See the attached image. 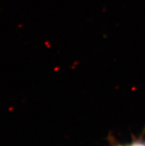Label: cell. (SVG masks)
<instances>
[{"label": "cell", "instance_id": "6da1fadb", "mask_svg": "<svg viewBox=\"0 0 145 146\" xmlns=\"http://www.w3.org/2000/svg\"><path fill=\"white\" fill-rule=\"evenodd\" d=\"M119 146H145V141L142 140V139H137V140L133 141L132 143H130V144Z\"/></svg>", "mask_w": 145, "mask_h": 146}]
</instances>
